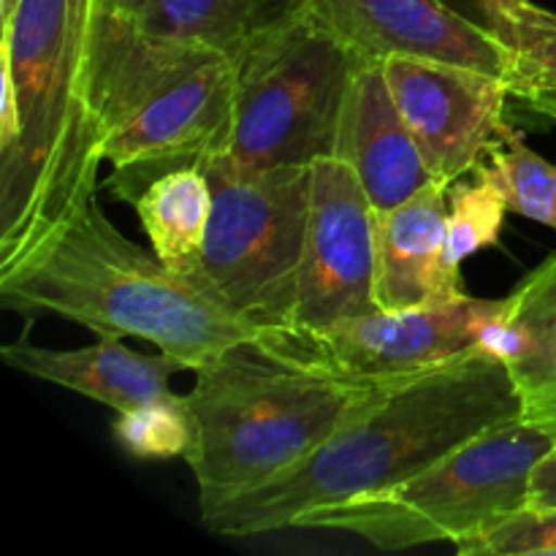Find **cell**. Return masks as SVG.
Returning a JSON list of instances; mask_svg holds the SVG:
<instances>
[{
    "label": "cell",
    "instance_id": "obj_1",
    "mask_svg": "<svg viewBox=\"0 0 556 556\" xmlns=\"http://www.w3.org/2000/svg\"><path fill=\"white\" fill-rule=\"evenodd\" d=\"M92 11L96 0H20L0 25V275L98 193Z\"/></svg>",
    "mask_w": 556,
    "mask_h": 556
},
{
    "label": "cell",
    "instance_id": "obj_2",
    "mask_svg": "<svg viewBox=\"0 0 556 556\" xmlns=\"http://www.w3.org/2000/svg\"><path fill=\"white\" fill-rule=\"evenodd\" d=\"M525 416L508 362L478 348L383 386L313 456L204 519L215 535L253 538L296 527L313 510L383 492L451 451Z\"/></svg>",
    "mask_w": 556,
    "mask_h": 556
},
{
    "label": "cell",
    "instance_id": "obj_3",
    "mask_svg": "<svg viewBox=\"0 0 556 556\" xmlns=\"http://www.w3.org/2000/svg\"><path fill=\"white\" fill-rule=\"evenodd\" d=\"M0 304L52 313L98 340L139 337L195 372L258 329L199 277L168 269L155 250L130 242L92 195L47 244L0 275Z\"/></svg>",
    "mask_w": 556,
    "mask_h": 556
},
{
    "label": "cell",
    "instance_id": "obj_4",
    "mask_svg": "<svg viewBox=\"0 0 556 556\" xmlns=\"http://www.w3.org/2000/svg\"><path fill=\"white\" fill-rule=\"evenodd\" d=\"M383 386H351L237 342L195 369L185 394L201 521L313 456Z\"/></svg>",
    "mask_w": 556,
    "mask_h": 556
},
{
    "label": "cell",
    "instance_id": "obj_5",
    "mask_svg": "<svg viewBox=\"0 0 556 556\" xmlns=\"http://www.w3.org/2000/svg\"><path fill=\"white\" fill-rule=\"evenodd\" d=\"M554 448L556 424L519 416L396 486L326 505L296 527L348 532L383 552L456 546L530 508L532 476Z\"/></svg>",
    "mask_w": 556,
    "mask_h": 556
},
{
    "label": "cell",
    "instance_id": "obj_6",
    "mask_svg": "<svg viewBox=\"0 0 556 556\" xmlns=\"http://www.w3.org/2000/svg\"><path fill=\"white\" fill-rule=\"evenodd\" d=\"M212 188L199 277L261 331L291 329L313 201V166L255 172L228 155L201 166Z\"/></svg>",
    "mask_w": 556,
    "mask_h": 556
},
{
    "label": "cell",
    "instance_id": "obj_7",
    "mask_svg": "<svg viewBox=\"0 0 556 556\" xmlns=\"http://www.w3.org/2000/svg\"><path fill=\"white\" fill-rule=\"evenodd\" d=\"M233 63V128L223 155L255 172L337 157L348 96L364 60L309 9Z\"/></svg>",
    "mask_w": 556,
    "mask_h": 556
},
{
    "label": "cell",
    "instance_id": "obj_8",
    "mask_svg": "<svg viewBox=\"0 0 556 556\" xmlns=\"http://www.w3.org/2000/svg\"><path fill=\"white\" fill-rule=\"evenodd\" d=\"M505 313L508 296H465L432 307L372 309L318 331H261L258 345L340 383L394 386L478 348H497Z\"/></svg>",
    "mask_w": 556,
    "mask_h": 556
},
{
    "label": "cell",
    "instance_id": "obj_9",
    "mask_svg": "<svg viewBox=\"0 0 556 556\" xmlns=\"http://www.w3.org/2000/svg\"><path fill=\"white\" fill-rule=\"evenodd\" d=\"M233 98V60L215 54L195 65L103 139V163L112 166L103 188L136 204L155 179L223 155L231 141Z\"/></svg>",
    "mask_w": 556,
    "mask_h": 556
},
{
    "label": "cell",
    "instance_id": "obj_10",
    "mask_svg": "<svg viewBox=\"0 0 556 556\" xmlns=\"http://www.w3.org/2000/svg\"><path fill=\"white\" fill-rule=\"evenodd\" d=\"M378 212L340 157L313 163V201L304 244L299 304L291 329L318 331L372 309Z\"/></svg>",
    "mask_w": 556,
    "mask_h": 556
},
{
    "label": "cell",
    "instance_id": "obj_11",
    "mask_svg": "<svg viewBox=\"0 0 556 556\" xmlns=\"http://www.w3.org/2000/svg\"><path fill=\"white\" fill-rule=\"evenodd\" d=\"M386 81L440 182L472 174L505 125L510 85L483 71L432 60H383Z\"/></svg>",
    "mask_w": 556,
    "mask_h": 556
},
{
    "label": "cell",
    "instance_id": "obj_12",
    "mask_svg": "<svg viewBox=\"0 0 556 556\" xmlns=\"http://www.w3.org/2000/svg\"><path fill=\"white\" fill-rule=\"evenodd\" d=\"M309 14L362 60L413 58L500 76L514 87L516 52L445 0H309Z\"/></svg>",
    "mask_w": 556,
    "mask_h": 556
},
{
    "label": "cell",
    "instance_id": "obj_13",
    "mask_svg": "<svg viewBox=\"0 0 556 556\" xmlns=\"http://www.w3.org/2000/svg\"><path fill=\"white\" fill-rule=\"evenodd\" d=\"M448 182H432L405 204L378 212L375 302L380 309H416L470 296L462 266L445 253Z\"/></svg>",
    "mask_w": 556,
    "mask_h": 556
},
{
    "label": "cell",
    "instance_id": "obj_14",
    "mask_svg": "<svg viewBox=\"0 0 556 556\" xmlns=\"http://www.w3.org/2000/svg\"><path fill=\"white\" fill-rule=\"evenodd\" d=\"M337 157L353 168L375 212H389L438 182L407 128L380 60H364L353 76Z\"/></svg>",
    "mask_w": 556,
    "mask_h": 556
},
{
    "label": "cell",
    "instance_id": "obj_15",
    "mask_svg": "<svg viewBox=\"0 0 556 556\" xmlns=\"http://www.w3.org/2000/svg\"><path fill=\"white\" fill-rule=\"evenodd\" d=\"M106 20L168 49H206L239 60L258 38L288 25L309 0H96Z\"/></svg>",
    "mask_w": 556,
    "mask_h": 556
},
{
    "label": "cell",
    "instance_id": "obj_16",
    "mask_svg": "<svg viewBox=\"0 0 556 556\" xmlns=\"http://www.w3.org/2000/svg\"><path fill=\"white\" fill-rule=\"evenodd\" d=\"M0 358L16 372L76 391L117 413L172 400L174 391L168 389V380L172 375L185 372V364L177 358L166 353L144 356L119 340H101L98 345L76 351H54L16 340L0 348Z\"/></svg>",
    "mask_w": 556,
    "mask_h": 556
},
{
    "label": "cell",
    "instance_id": "obj_17",
    "mask_svg": "<svg viewBox=\"0 0 556 556\" xmlns=\"http://www.w3.org/2000/svg\"><path fill=\"white\" fill-rule=\"evenodd\" d=\"M527 418L556 424V253L508 296L497 348Z\"/></svg>",
    "mask_w": 556,
    "mask_h": 556
},
{
    "label": "cell",
    "instance_id": "obj_18",
    "mask_svg": "<svg viewBox=\"0 0 556 556\" xmlns=\"http://www.w3.org/2000/svg\"><path fill=\"white\" fill-rule=\"evenodd\" d=\"M141 228L168 269L193 275L204 253L212 215V188L201 168H179L155 179L136 199Z\"/></svg>",
    "mask_w": 556,
    "mask_h": 556
},
{
    "label": "cell",
    "instance_id": "obj_19",
    "mask_svg": "<svg viewBox=\"0 0 556 556\" xmlns=\"http://www.w3.org/2000/svg\"><path fill=\"white\" fill-rule=\"evenodd\" d=\"M472 174L489 179L508 201L510 212L556 231V166L525 144L510 119H505Z\"/></svg>",
    "mask_w": 556,
    "mask_h": 556
},
{
    "label": "cell",
    "instance_id": "obj_20",
    "mask_svg": "<svg viewBox=\"0 0 556 556\" xmlns=\"http://www.w3.org/2000/svg\"><path fill=\"white\" fill-rule=\"evenodd\" d=\"M516 52L519 71L510 98L556 123V14L527 0L497 33Z\"/></svg>",
    "mask_w": 556,
    "mask_h": 556
},
{
    "label": "cell",
    "instance_id": "obj_21",
    "mask_svg": "<svg viewBox=\"0 0 556 556\" xmlns=\"http://www.w3.org/2000/svg\"><path fill=\"white\" fill-rule=\"evenodd\" d=\"M448 185V239L445 253L451 264L462 266L478 250L494 248L503 233L508 201L489 179L470 174Z\"/></svg>",
    "mask_w": 556,
    "mask_h": 556
},
{
    "label": "cell",
    "instance_id": "obj_22",
    "mask_svg": "<svg viewBox=\"0 0 556 556\" xmlns=\"http://www.w3.org/2000/svg\"><path fill=\"white\" fill-rule=\"evenodd\" d=\"M114 438L130 456H139V459H168V456L185 459L190 438H193L185 396L174 394L172 400L119 413L114 424Z\"/></svg>",
    "mask_w": 556,
    "mask_h": 556
},
{
    "label": "cell",
    "instance_id": "obj_23",
    "mask_svg": "<svg viewBox=\"0 0 556 556\" xmlns=\"http://www.w3.org/2000/svg\"><path fill=\"white\" fill-rule=\"evenodd\" d=\"M465 556H556V508H525L456 543Z\"/></svg>",
    "mask_w": 556,
    "mask_h": 556
},
{
    "label": "cell",
    "instance_id": "obj_24",
    "mask_svg": "<svg viewBox=\"0 0 556 556\" xmlns=\"http://www.w3.org/2000/svg\"><path fill=\"white\" fill-rule=\"evenodd\" d=\"M530 508H556V448L538 465L532 476Z\"/></svg>",
    "mask_w": 556,
    "mask_h": 556
},
{
    "label": "cell",
    "instance_id": "obj_25",
    "mask_svg": "<svg viewBox=\"0 0 556 556\" xmlns=\"http://www.w3.org/2000/svg\"><path fill=\"white\" fill-rule=\"evenodd\" d=\"M525 3L527 0H472V5L481 11V22L486 27H492L494 33L503 30Z\"/></svg>",
    "mask_w": 556,
    "mask_h": 556
},
{
    "label": "cell",
    "instance_id": "obj_26",
    "mask_svg": "<svg viewBox=\"0 0 556 556\" xmlns=\"http://www.w3.org/2000/svg\"><path fill=\"white\" fill-rule=\"evenodd\" d=\"M16 3H20V0H0V25H3L11 14H14Z\"/></svg>",
    "mask_w": 556,
    "mask_h": 556
}]
</instances>
